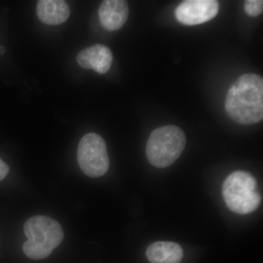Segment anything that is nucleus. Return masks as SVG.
Listing matches in <instances>:
<instances>
[{
  "label": "nucleus",
  "instance_id": "nucleus-2",
  "mask_svg": "<svg viewBox=\"0 0 263 263\" xmlns=\"http://www.w3.org/2000/svg\"><path fill=\"white\" fill-rule=\"evenodd\" d=\"M24 229L27 238L23 246L24 254L35 260L48 257L63 240L62 226L48 216H33L26 221Z\"/></svg>",
  "mask_w": 263,
  "mask_h": 263
},
{
  "label": "nucleus",
  "instance_id": "nucleus-9",
  "mask_svg": "<svg viewBox=\"0 0 263 263\" xmlns=\"http://www.w3.org/2000/svg\"><path fill=\"white\" fill-rule=\"evenodd\" d=\"M36 11L40 21L48 25L63 24L70 14V8L63 0H40Z\"/></svg>",
  "mask_w": 263,
  "mask_h": 263
},
{
  "label": "nucleus",
  "instance_id": "nucleus-5",
  "mask_svg": "<svg viewBox=\"0 0 263 263\" xmlns=\"http://www.w3.org/2000/svg\"><path fill=\"white\" fill-rule=\"evenodd\" d=\"M77 159L81 171L89 177H100L108 172L110 161L106 143L96 133H88L81 138Z\"/></svg>",
  "mask_w": 263,
  "mask_h": 263
},
{
  "label": "nucleus",
  "instance_id": "nucleus-4",
  "mask_svg": "<svg viewBox=\"0 0 263 263\" xmlns=\"http://www.w3.org/2000/svg\"><path fill=\"white\" fill-rule=\"evenodd\" d=\"M222 195L227 206L238 214H248L260 205L257 181L252 174L238 171L229 175L222 186Z\"/></svg>",
  "mask_w": 263,
  "mask_h": 263
},
{
  "label": "nucleus",
  "instance_id": "nucleus-12",
  "mask_svg": "<svg viewBox=\"0 0 263 263\" xmlns=\"http://www.w3.org/2000/svg\"><path fill=\"white\" fill-rule=\"evenodd\" d=\"M9 171V166L0 159V181H3L8 176Z\"/></svg>",
  "mask_w": 263,
  "mask_h": 263
},
{
  "label": "nucleus",
  "instance_id": "nucleus-10",
  "mask_svg": "<svg viewBox=\"0 0 263 263\" xmlns=\"http://www.w3.org/2000/svg\"><path fill=\"white\" fill-rule=\"evenodd\" d=\"M146 254L151 263H180L183 252L181 246L175 242L157 241L148 247Z\"/></svg>",
  "mask_w": 263,
  "mask_h": 263
},
{
  "label": "nucleus",
  "instance_id": "nucleus-7",
  "mask_svg": "<svg viewBox=\"0 0 263 263\" xmlns=\"http://www.w3.org/2000/svg\"><path fill=\"white\" fill-rule=\"evenodd\" d=\"M76 60L82 68L91 69L98 73L105 74L111 67L113 54L106 46L95 44L79 52Z\"/></svg>",
  "mask_w": 263,
  "mask_h": 263
},
{
  "label": "nucleus",
  "instance_id": "nucleus-6",
  "mask_svg": "<svg viewBox=\"0 0 263 263\" xmlns=\"http://www.w3.org/2000/svg\"><path fill=\"white\" fill-rule=\"evenodd\" d=\"M219 8V3L215 0H187L177 7L175 15L180 23L197 25L215 18Z\"/></svg>",
  "mask_w": 263,
  "mask_h": 263
},
{
  "label": "nucleus",
  "instance_id": "nucleus-8",
  "mask_svg": "<svg viewBox=\"0 0 263 263\" xmlns=\"http://www.w3.org/2000/svg\"><path fill=\"white\" fill-rule=\"evenodd\" d=\"M99 18L103 28L116 31L122 28L129 15L127 2L123 0H105L98 9Z\"/></svg>",
  "mask_w": 263,
  "mask_h": 263
},
{
  "label": "nucleus",
  "instance_id": "nucleus-11",
  "mask_svg": "<svg viewBox=\"0 0 263 263\" xmlns=\"http://www.w3.org/2000/svg\"><path fill=\"white\" fill-rule=\"evenodd\" d=\"M246 13L249 16L257 17L263 11V1L262 0H247L245 3Z\"/></svg>",
  "mask_w": 263,
  "mask_h": 263
},
{
  "label": "nucleus",
  "instance_id": "nucleus-1",
  "mask_svg": "<svg viewBox=\"0 0 263 263\" xmlns=\"http://www.w3.org/2000/svg\"><path fill=\"white\" fill-rule=\"evenodd\" d=\"M227 114L240 124H257L263 119V79L247 73L232 85L226 100Z\"/></svg>",
  "mask_w": 263,
  "mask_h": 263
},
{
  "label": "nucleus",
  "instance_id": "nucleus-13",
  "mask_svg": "<svg viewBox=\"0 0 263 263\" xmlns=\"http://www.w3.org/2000/svg\"><path fill=\"white\" fill-rule=\"evenodd\" d=\"M5 48L3 46H0V54H4Z\"/></svg>",
  "mask_w": 263,
  "mask_h": 263
},
{
  "label": "nucleus",
  "instance_id": "nucleus-3",
  "mask_svg": "<svg viewBox=\"0 0 263 263\" xmlns=\"http://www.w3.org/2000/svg\"><path fill=\"white\" fill-rule=\"evenodd\" d=\"M186 145V137L177 126H164L151 133L146 144V157L152 165L168 167L179 159Z\"/></svg>",
  "mask_w": 263,
  "mask_h": 263
}]
</instances>
